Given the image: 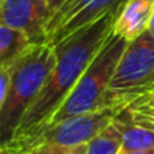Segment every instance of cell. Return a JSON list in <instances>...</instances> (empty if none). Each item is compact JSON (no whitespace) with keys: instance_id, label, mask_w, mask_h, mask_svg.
<instances>
[{"instance_id":"cell-1","label":"cell","mask_w":154,"mask_h":154,"mask_svg":"<svg viewBox=\"0 0 154 154\" xmlns=\"http://www.w3.org/2000/svg\"><path fill=\"white\" fill-rule=\"evenodd\" d=\"M115 17L116 12L106 14L54 45V68L12 139L27 137L48 124L113 32Z\"/></svg>"},{"instance_id":"cell-2","label":"cell","mask_w":154,"mask_h":154,"mask_svg":"<svg viewBox=\"0 0 154 154\" xmlns=\"http://www.w3.org/2000/svg\"><path fill=\"white\" fill-rule=\"evenodd\" d=\"M56 63V51L50 44L33 45L11 68V86L6 100L0 104L2 145L9 142L24 115L42 92Z\"/></svg>"},{"instance_id":"cell-3","label":"cell","mask_w":154,"mask_h":154,"mask_svg":"<svg viewBox=\"0 0 154 154\" xmlns=\"http://www.w3.org/2000/svg\"><path fill=\"white\" fill-rule=\"evenodd\" d=\"M127 44L128 41L122 36L113 32L109 35L97 56L80 77L79 83L74 86L65 103L53 115L48 124L110 107L107 104L109 85Z\"/></svg>"},{"instance_id":"cell-4","label":"cell","mask_w":154,"mask_h":154,"mask_svg":"<svg viewBox=\"0 0 154 154\" xmlns=\"http://www.w3.org/2000/svg\"><path fill=\"white\" fill-rule=\"evenodd\" d=\"M122 109L124 107H107L91 113L66 118L54 124H48L27 137L12 139L3 143L2 151L11 154H24L30 149L47 145H57V146L86 145L95 136H98L107 125H110Z\"/></svg>"},{"instance_id":"cell-5","label":"cell","mask_w":154,"mask_h":154,"mask_svg":"<svg viewBox=\"0 0 154 154\" xmlns=\"http://www.w3.org/2000/svg\"><path fill=\"white\" fill-rule=\"evenodd\" d=\"M151 91H154V39L145 32L127 44L109 85L107 104L125 107Z\"/></svg>"},{"instance_id":"cell-6","label":"cell","mask_w":154,"mask_h":154,"mask_svg":"<svg viewBox=\"0 0 154 154\" xmlns=\"http://www.w3.org/2000/svg\"><path fill=\"white\" fill-rule=\"evenodd\" d=\"M125 0H68L48 23V42L56 45L100 17L118 12Z\"/></svg>"},{"instance_id":"cell-7","label":"cell","mask_w":154,"mask_h":154,"mask_svg":"<svg viewBox=\"0 0 154 154\" xmlns=\"http://www.w3.org/2000/svg\"><path fill=\"white\" fill-rule=\"evenodd\" d=\"M0 20L26 33L35 45L48 42L51 12L45 0H0Z\"/></svg>"},{"instance_id":"cell-8","label":"cell","mask_w":154,"mask_h":154,"mask_svg":"<svg viewBox=\"0 0 154 154\" xmlns=\"http://www.w3.org/2000/svg\"><path fill=\"white\" fill-rule=\"evenodd\" d=\"M154 0H125L116 12L113 33L122 36L128 42L146 32Z\"/></svg>"},{"instance_id":"cell-9","label":"cell","mask_w":154,"mask_h":154,"mask_svg":"<svg viewBox=\"0 0 154 154\" xmlns=\"http://www.w3.org/2000/svg\"><path fill=\"white\" fill-rule=\"evenodd\" d=\"M118 119L122 127V148L121 152L143 151L154 148V124L139 118L125 107L119 112Z\"/></svg>"},{"instance_id":"cell-10","label":"cell","mask_w":154,"mask_h":154,"mask_svg":"<svg viewBox=\"0 0 154 154\" xmlns=\"http://www.w3.org/2000/svg\"><path fill=\"white\" fill-rule=\"evenodd\" d=\"M35 44L21 30L0 23V66H9Z\"/></svg>"},{"instance_id":"cell-11","label":"cell","mask_w":154,"mask_h":154,"mask_svg":"<svg viewBox=\"0 0 154 154\" xmlns=\"http://www.w3.org/2000/svg\"><path fill=\"white\" fill-rule=\"evenodd\" d=\"M119 115V113H118ZM122 127L118 116L98 136H95L86 148V154H121Z\"/></svg>"},{"instance_id":"cell-12","label":"cell","mask_w":154,"mask_h":154,"mask_svg":"<svg viewBox=\"0 0 154 154\" xmlns=\"http://www.w3.org/2000/svg\"><path fill=\"white\" fill-rule=\"evenodd\" d=\"M125 110H128L130 113L143 118L146 121H149L151 124H154V91L136 98L134 101L128 103L125 106Z\"/></svg>"},{"instance_id":"cell-13","label":"cell","mask_w":154,"mask_h":154,"mask_svg":"<svg viewBox=\"0 0 154 154\" xmlns=\"http://www.w3.org/2000/svg\"><path fill=\"white\" fill-rule=\"evenodd\" d=\"M86 145H75V146H57V145H47L30 149L24 154H86Z\"/></svg>"},{"instance_id":"cell-14","label":"cell","mask_w":154,"mask_h":154,"mask_svg":"<svg viewBox=\"0 0 154 154\" xmlns=\"http://www.w3.org/2000/svg\"><path fill=\"white\" fill-rule=\"evenodd\" d=\"M68 2V0H45V3H47V6H48V9H50V12H51V17L65 5Z\"/></svg>"},{"instance_id":"cell-15","label":"cell","mask_w":154,"mask_h":154,"mask_svg":"<svg viewBox=\"0 0 154 154\" xmlns=\"http://www.w3.org/2000/svg\"><path fill=\"white\" fill-rule=\"evenodd\" d=\"M146 33L154 39V11L151 14V18H149V23H148V29H146Z\"/></svg>"},{"instance_id":"cell-16","label":"cell","mask_w":154,"mask_h":154,"mask_svg":"<svg viewBox=\"0 0 154 154\" xmlns=\"http://www.w3.org/2000/svg\"><path fill=\"white\" fill-rule=\"evenodd\" d=\"M121 154H154V148H152V149H143V151H131V152H121Z\"/></svg>"},{"instance_id":"cell-17","label":"cell","mask_w":154,"mask_h":154,"mask_svg":"<svg viewBox=\"0 0 154 154\" xmlns=\"http://www.w3.org/2000/svg\"><path fill=\"white\" fill-rule=\"evenodd\" d=\"M2 154H11V152H6V151H2Z\"/></svg>"}]
</instances>
